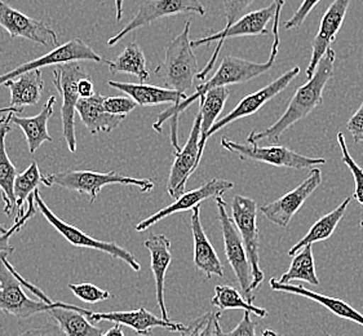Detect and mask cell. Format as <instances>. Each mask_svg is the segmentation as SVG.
Listing matches in <instances>:
<instances>
[{
    "label": "cell",
    "instance_id": "1",
    "mask_svg": "<svg viewBox=\"0 0 363 336\" xmlns=\"http://www.w3.org/2000/svg\"><path fill=\"white\" fill-rule=\"evenodd\" d=\"M274 62L276 60L269 59L267 62H254V61H248V60L240 59L234 56H225L218 66V72L215 75L208 81L204 82L203 84L198 86L193 95L188 96V99L182 100V103L172 105L171 108L160 113L157 122L153 125L154 130L158 133H162L163 125L167 122L168 119H171V144L174 147V152H179L180 150L179 133H177L179 117L189 108L191 103L203 97L213 88L229 87L232 84H240V83L252 81L256 77H260L262 74L269 72L274 65Z\"/></svg>",
    "mask_w": 363,
    "mask_h": 336
},
{
    "label": "cell",
    "instance_id": "2",
    "mask_svg": "<svg viewBox=\"0 0 363 336\" xmlns=\"http://www.w3.org/2000/svg\"><path fill=\"white\" fill-rule=\"evenodd\" d=\"M335 60L336 53L334 50H327L309 81L296 89L282 117L264 131L250 132L248 139L254 140L257 144L262 140H269L270 142L276 144L290 127L308 117L313 110L320 106L323 103V91L326 84L334 77Z\"/></svg>",
    "mask_w": 363,
    "mask_h": 336
},
{
    "label": "cell",
    "instance_id": "3",
    "mask_svg": "<svg viewBox=\"0 0 363 336\" xmlns=\"http://www.w3.org/2000/svg\"><path fill=\"white\" fill-rule=\"evenodd\" d=\"M190 25L191 22L186 21L182 33L168 44L164 62L155 69V74L168 89L182 95H186L193 88L196 74L199 73L198 61L190 45Z\"/></svg>",
    "mask_w": 363,
    "mask_h": 336
},
{
    "label": "cell",
    "instance_id": "4",
    "mask_svg": "<svg viewBox=\"0 0 363 336\" xmlns=\"http://www.w3.org/2000/svg\"><path fill=\"white\" fill-rule=\"evenodd\" d=\"M42 184L45 186H60L62 189L74 190L80 194H86L89 202L94 203L102 188L106 185H131L138 186L141 191L147 193L154 189V183L150 179H136L121 175L116 171L95 172V171H61L50 175L42 176Z\"/></svg>",
    "mask_w": 363,
    "mask_h": 336
},
{
    "label": "cell",
    "instance_id": "5",
    "mask_svg": "<svg viewBox=\"0 0 363 336\" xmlns=\"http://www.w3.org/2000/svg\"><path fill=\"white\" fill-rule=\"evenodd\" d=\"M221 145L230 153L237 155L240 161H254L267 163L276 167L291 168V169H311L317 166H325V158H311L303 154L295 153L289 147L272 145L259 147L254 140L248 139L246 144H240L228 138H223Z\"/></svg>",
    "mask_w": 363,
    "mask_h": 336
},
{
    "label": "cell",
    "instance_id": "6",
    "mask_svg": "<svg viewBox=\"0 0 363 336\" xmlns=\"http://www.w3.org/2000/svg\"><path fill=\"white\" fill-rule=\"evenodd\" d=\"M91 78L86 69L79 62H66L57 65L53 70V84L62 97L61 119H62V136L70 153L77 152V135H75V113L79 100L78 83L82 79Z\"/></svg>",
    "mask_w": 363,
    "mask_h": 336
},
{
    "label": "cell",
    "instance_id": "7",
    "mask_svg": "<svg viewBox=\"0 0 363 336\" xmlns=\"http://www.w3.org/2000/svg\"><path fill=\"white\" fill-rule=\"evenodd\" d=\"M277 7L274 3H272L268 7L262 8L259 11H254L251 13L242 16L238 21L234 22L232 26L224 28L221 31H218L216 34H212L208 37L201 38L190 42L191 48L201 47L203 44H210L215 40H218V47L215 52L212 53V57L207 62V65L204 66L203 70L196 74V78L201 81H206L207 75L210 74L211 70L213 69V66L216 64L220 52L223 50L224 42L230 39V38L237 37H260V35H268L269 30L267 29V25L272 20H274L276 16Z\"/></svg>",
    "mask_w": 363,
    "mask_h": 336
},
{
    "label": "cell",
    "instance_id": "8",
    "mask_svg": "<svg viewBox=\"0 0 363 336\" xmlns=\"http://www.w3.org/2000/svg\"><path fill=\"white\" fill-rule=\"evenodd\" d=\"M25 284L26 281L11 267L7 256L0 255V312L21 320L48 312V303L31 299L23 291Z\"/></svg>",
    "mask_w": 363,
    "mask_h": 336
},
{
    "label": "cell",
    "instance_id": "9",
    "mask_svg": "<svg viewBox=\"0 0 363 336\" xmlns=\"http://www.w3.org/2000/svg\"><path fill=\"white\" fill-rule=\"evenodd\" d=\"M33 197H34V202L38 206L39 211L42 212V215L45 218V220L70 245H73L75 247H79V249H91L96 250V251H101L104 254H108V255L114 257V259L122 260L127 265H130L131 269H133L135 271H138L141 269V265L138 263V259L132 255L128 250L119 246L116 242L99 241V240H96L94 237H91V235H88L84 232H82L78 228L73 227V225H70V224H67L65 221H62L60 218H57L51 211V208L44 203L43 199H42L40 194H39V189L35 190L33 193Z\"/></svg>",
    "mask_w": 363,
    "mask_h": 336
},
{
    "label": "cell",
    "instance_id": "10",
    "mask_svg": "<svg viewBox=\"0 0 363 336\" xmlns=\"http://www.w3.org/2000/svg\"><path fill=\"white\" fill-rule=\"evenodd\" d=\"M232 220L240 233L248 262L251 265V290H257L264 282V271L259 257V229H257V203L252 198L235 196L232 201Z\"/></svg>",
    "mask_w": 363,
    "mask_h": 336
},
{
    "label": "cell",
    "instance_id": "11",
    "mask_svg": "<svg viewBox=\"0 0 363 336\" xmlns=\"http://www.w3.org/2000/svg\"><path fill=\"white\" fill-rule=\"evenodd\" d=\"M215 201L218 205V221H220V227L224 238L226 260L232 267L235 278L242 289L245 300L250 304H254L256 298H255L254 291L251 290L252 273H251V265L248 262L245 245L242 242L237 228L233 223L232 218L226 212L225 201L223 197L215 198Z\"/></svg>",
    "mask_w": 363,
    "mask_h": 336
},
{
    "label": "cell",
    "instance_id": "12",
    "mask_svg": "<svg viewBox=\"0 0 363 336\" xmlns=\"http://www.w3.org/2000/svg\"><path fill=\"white\" fill-rule=\"evenodd\" d=\"M62 306L84 315L91 323H97V322L101 321L114 322V325L130 327L138 336H150L153 330L157 327L169 330L174 332H182L184 330L186 329L185 325L179 323V322L164 321L162 318H158L157 315L147 312L145 308H140L136 310H124V312H121V310H118V312H92V310L84 309V308L73 306V304L62 303Z\"/></svg>",
    "mask_w": 363,
    "mask_h": 336
},
{
    "label": "cell",
    "instance_id": "13",
    "mask_svg": "<svg viewBox=\"0 0 363 336\" xmlns=\"http://www.w3.org/2000/svg\"><path fill=\"white\" fill-rule=\"evenodd\" d=\"M185 13L204 16L206 9L203 4L201 3V0H147L140 6L138 13L133 16L131 21L128 22L114 37L110 38L108 45L109 47L116 45L123 38L131 34L132 31L145 28L160 18L168 17V16L185 15Z\"/></svg>",
    "mask_w": 363,
    "mask_h": 336
},
{
    "label": "cell",
    "instance_id": "14",
    "mask_svg": "<svg viewBox=\"0 0 363 336\" xmlns=\"http://www.w3.org/2000/svg\"><path fill=\"white\" fill-rule=\"evenodd\" d=\"M74 61H77V62H79V61L101 62L104 59L92 47L84 43L80 38H74L72 40L66 42L65 44H60L58 47L53 48L51 52H48L42 57L25 62L22 65L15 67L13 70L0 75V86H3L6 82L15 79L18 75L28 73L31 70H40L45 66H57L66 64V62H74Z\"/></svg>",
    "mask_w": 363,
    "mask_h": 336
},
{
    "label": "cell",
    "instance_id": "15",
    "mask_svg": "<svg viewBox=\"0 0 363 336\" xmlns=\"http://www.w3.org/2000/svg\"><path fill=\"white\" fill-rule=\"evenodd\" d=\"M322 183V172L320 168H312L309 175L303 183L291 190L284 197L260 207V211L267 219L279 228H287L296 212L306 203L313 191Z\"/></svg>",
    "mask_w": 363,
    "mask_h": 336
},
{
    "label": "cell",
    "instance_id": "16",
    "mask_svg": "<svg viewBox=\"0 0 363 336\" xmlns=\"http://www.w3.org/2000/svg\"><path fill=\"white\" fill-rule=\"evenodd\" d=\"M298 73H300V67L294 66L289 72H286L284 75L277 78L276 81L272 82L268 86L256 91L251 95L243 97L240 103L228 116L221 118V119H218L216 123L211 127L210 131L207 133V140L210 139L212 135H215L216 132L223 130L224 127L230 125L233 122L242 119V118L250 117L255 113H257L273 97H276L281 92H284V89L289 87L291 82L298 77Z\"/></svg>",
    "mask_w": 363,
    "mask_h": 336
},
{
    "label": "cell",
    "instance_id": "17",
    "mask_svg": "<svg viewBox=\"0 0 363 336\" xmlns=\"http://www.w3.org/2000/svg\"><path fill=\"white\" fill-rule=\"evenodd\" d=\"M0 26L8 31L9 37L23 38L43 47L56 48L60 45L57 34L47 23L38 21L22 13L0 0Z\"/></svg>",
    "mask_w": 363,
    "mask_h": 336
},
{
    "label": "cell",
    "instance_id": "18",
    "mask_svg": "<svg viewBox=\"0 0 363 336\" xmlns=\"http://www.w3.org/2000/svg\"><path fill=\"white\" fill-rule=\"evenodd\" d=\"M233 188H234V184L229 180L211 179L208 181L202 184L199 188L182 193V196L177 198L172 205L167 206V207L153 213L152 216H149L147 219L140 221L135 229L138 233L145 232L146 229L153 227L157 223H160V220L166 219L168 216L179 213V212L193 210L194 207L201 205L208 198L223 197L224 193Z\"/></svg>",
    "mask_w": 363,
    "mask_h": 336
},
{
    "label": "cell",
    "instance_id": "19",
    "mask_svg": "<svg viewBox=\"0 0 363 336\" xmlns=\"http://www.w3.org/2000/svg\"><path fill=\"white\" fill-rule=\"evenodd\" d=\"M199 139H201V114H196L191 127L189 139L180 152L174 153V161L168 176L167 191L171 197L177 199L185 193L190 176L196 172L201 163L199 159Z\"/></svg>",
    "mask_w": 363,
    "mask_h": 336
},
{
    "label": "cell",
    "instance_id": "20",
    "mask_svg": "<svg viewBox=\"0 0 363 336\" xmlns=\"http://www.w3.org/2000/svg\"><path fill=\"white\" fill-rule=\"evenodd\" d=\"M350 0H334L333 4L327 8L325 15L322 17L320 23V30L315 38L313 39L312 57L306 69V77L311 78L317 65L320 64V59L325 56L327 50L331 48L337 37V33L342 29L345 16L348 12Z\"/></svg>",
    "mask_w": 363,
    "mask_h": 336
},
{
    "label": "cell",
    "instance_id": "21",
    "mask_svg": "<svg viewBox=\"0 0 363 336\" xmlns=\"http://www.w3.org/2000/svg\"><path fill=\"white\" fill-rule=\"evenodd\" d=\"M144 246L150 252L152 264L150 268L153 271L155 279V293H157V303L162 313V320L171 321L168 315L167 308L164 303V284H166V273L172 262V252H171V241L164 234H152L145 242Z\"/></svg>",
    "mask_w": 363,
    "mask_h": 336
},
{
    "label": "cell",
    "instance_id": "22",
    "mask_svg": "<svg viewBox=\"0 0 363 336\" xmlns=\"http://www.w3.org/2000/svg\"><path fill=\"white\" fill-rule=\"evenodd\" d=\"M190 228L194 241V265L198 271H202L206 277L211 279L213 276L224 277V267L218 259L210 240L204 233L203 225L201 223V205L191 210Z\"/></svg>",
    "mask_w": 363,
    "mask_h": 336
},
{
    "label": "cell",
    "instance_id": "23",
    "mask_svg": "<svg viewBox=\"0 0 363 336\" xmlns=\"http://www.w3.org/2000/svg\"><path fill=\"white\" fill-rule=\"evenodd\" d=\"M269 285H270V289L273 291L298 295V296H301V298L313 300V301L320 304L322 307L326 308L327 310H330L335 315L340 317L342 320L354 322V323L363 327V315H361L352 306H349L348 303H345L344 300L336 299V298H331V296H327V295L314 293V291H311V290L306 289L304 286L291 285V284L282 285V284L277 282V278H272L269 281Z\"/></svg>",
    "mask_w": 363,
    "mask_h": 336
},
{
    "label": "cell",
    "instance_id": "24",
    "mask_svg": "<svg viewBox=\"0 0 363 336\" xmlns=\"http://www.w3.org/2000/svg\"><path fill=\"white\" fill-rule=\"evenodd\" d=\"M104 97L105 96L95 94L87 99H79L77 103V113L92 135H97L100 132L114 131L127 118L110 114L104 109Z\"/></svg>",
    "mask_w": 363,
    "mask_h": 336
},
{
    "label": "cell",
    "instance_id": "25",
    "mask_svg": "<svg viewBox=\"0 0 363 336\" xmlns=\"http://www.w3.org/2000/svg\"><path fill=\"white\" fill-rule=\"evenodd\" d=\"M15 113H8L7 117L0 118V190L4 202L3 211L7 216H12L16 210V198L13 186L18 172L15 164L9 159L6 147L7 135L11 130V118Z\"/></svg>",
    "mask_w": 363,
    "mask_h": 336
},
{
    "label": "cell",
    "instance_id": "26",
    "mask_svg": "<svg viewBox=\"0 0 363 336\" xmlns=\"http://www.w3.org/2000/svg\"><path fill=\"white\" fill-rule=\"evenodd\" d=\"M56 101V97L51 96L47 103H44L43 109L34 117L21 118L17 117V114H12L11 122L21 128L31 154L35 153L43 142L53 141L51 135L48 133V121L53 116Z\"/></svg>",
    "mask_w": 363,
    "mask_h": 336
},
{
    "label": "cell",
    "instance_id": "27",
    "mask_svg": "<svg viewBox=\"0 0 363 336\" xmlns=\"http://www.w3.org/2000/svg\"><path fill=\"white\" fill-rule=\"evenodd\" d=\"M109 86L130 96L135 103L141 106H154V105H162V103L177 105L182 103V100L188 99V95H182L168 88L147 86L145 83L136 84V83L109 81Z\"/></svg>",
    "mask_w": 363,
    "mask_h": 336
},
{
    "label": "cell",
    "instance_id": "28",
    "mask_svg": "<svg viewBox=\"0 0 363 336\" xmlns=\"http://www.w3.org/2000/svg\"><path fill=\"white\" fill-rule=\"evenodd\" d=\"M3 86L11 91V108L23 109L40 101L44 91V82L40 70H31L7 81Z\"/></svg>",
    "mask_w": 363,
    "mask_h": 336
},
{
    "label": "cell",
    "instance_id": "29",
    "mask_svg": "<svg viewBox=\"0 0 363 336\" xmlns=\"http://www.w3.org/2000/svg\"><path fill=\"white\" fill-rule=\"evenodd\" d=\"M350 201H352V197L345 198L342 203L337 206L335 210L328 212L325 216H322L320 219L317 220L313 224L312 228L309 229V232L295 246H292L289 250V255L294 256L295 254H298L300 250L304 249L306 246H313L317 242L328 240L335 233L339 223L342 221V216H344V213L347 211Z\"/></svg>",
    "mask_w": 363,
    "mask_h": 336
},
{
    "label": "cell",
    "instance_id": "30",
    "mask_svg": "<svg viewBox=\"0 0 363 336\" xmlns=\"http://www.w3.org/2000/svg\"><path fill=\"white\" fill-rule=\"evenodd\" d=\"M230 95L228 87L213 88L203 97L199 99V114H201V139H199V159H202L204 147L207 142V133L211 127L216 123L218 116L225 106Z\"/></svg>",
    "mask_w": 363,
    "mask_h": 336
},
{
    "label": "cell",
    "instance_id": "31",
    "mask_svg": "<svg viewBox=\"0 0 363 336\" xmlns=\"http://www.w3.org/2000/svg\"><path fill=\"white\" fill-rule=\"evenodd\" d=\"M48 313L66 336H102L101 329L94 326L84 315L64 307L62 301L48 303Z\"/></svg>",
    "mask_w": 363,
    "mask_h": 336
},
{
    "label": "cell",
    "instance_id": "32",
    "mask_svg": "<svg viewBox=\"0 0 363 336\" xmlns=\"http://www.w3.org/2000/svg\"><path fill=\"white\" fill-rule=\"evenodd\" d=\"M104 62L108 65L113 75L118 73L132 74L138 77L141 83H146L150 78V73L146 67L145 55L138 43L128 44L116 60H104Z\"/></svg>",
    "mask_w": 363,
    "mask_h": 336
},
{
    "label": "cell",
    "instance_id": "33",
    "mask_svg": "<svg viewBox=\"0 0 363 336\" xmlns=\"http://www.w3.org/2000/svg\"><path fill=\"white\" fill-rule=\"evenodd\" d=\"M292 281H303L313 286L320 285V279L315 273L312 246H306L292 256L290 269L277 279V282L282 285L291 284Z\"/></svg>",
    "mask_w": 363,
    "mask_h": 336
},
{
    "label": "cell",
    "instance_id": "34",
    "mask_svg": "<svg viewBox=\"0 0 363 336\" xmlns=\"http://www.w3.org/2000/svg\"><path fill=\"white\" fill-rule=\"evenodd\" d=\"M213 307L218 308L220 312L228 309H243L245 312L252 313L260 318H265L268 315V310L264 308L256 307L250 304L245 300L243 295L235 290L232 286L218 285L215 287V295L211 300Z\"/></svg>",
    "mask_w": 363,
    "mask_h": 336
},
{
    "label": "cell",
    "instance_id": "35",
    "mask_svg": "<svg viewBox=\"0 0 363 336\" xmlns=\"http://www.w3.org/2000/svg\"><path fill=\"white\" fill-rule=\"evenodd\" d=\"M42 183L40 169L35 162H31L29 167L26 168L22 174H18L15 180L16 218H21L25 213V202L29 199L30 196L39 189V185Z\"/></svg>",
    "mask_w": 363,
    "mask_h": 336
},
{
    "label": "cell",
    "instance_id": "36",
    "mask_svg": "<svg viewBox=\"0 0 363 336\" xmlns=\"http://www.w3.org/2000/svg\"><path fill=\"white\" fill-rule=\"evenodd\" d=\"M337 142H339V147L342 149V162L347 164L349 171L352 172L354 183H356V189H354V194L352 198L356 199L357 202L363 207V169L357 164L356 161L353 159V157L349 153L345 136L342 132L337 133ZM361 228H363V220L361 221Z\"/></svg>",
    "mask_w": 363,
    "mask_h": 336
},
{
    "label": "cell",
    "instance_id": "37",
    "mask_svg": "<svg viewBox=\"0 0 363 336\" xmlns=\"http://www.w3.org/2000/svg\"><path fill=\"white\" fill-rule=\"evenodd\" d=\"M221 312H207L191 322L180 336H215Z\"/></svg>",
    "mask_w": 363,
    "mask_h": 336
},
{
    "label": "cell",
    "instance_id": "38",
    "mask_svg": "<svg viewBox=\"0 0 363 336\" xmlns=\"http://www.w3.org/2000/svg\"><path fill=\"white\" fill-rule=\"evenodd\" d=\"M35 213H37L35 202H34V197H33V194H31L29 199H28V208L25 210V213L22 215L21 218H16L15 224H13V227L11 228L9 230H7L4 234H0V255L7 256L15 251V247L11 246V243H9L11 237H12L13 234L17 233V232H20L21 228L23 227Z\"/></svg>",
    "mask_w": 363,
    "mask_h": 336
},
{
    "label": "cell",
    "instance_id": "39",
    "mask_svg": "<svg viewBox=\"0 0 363 336\" xmlns=\"http://www.w3.org/2000/svg\"><path fill=\"white\" fill-rule=\"evenodd\" d=\"M69 289L78 299L88 304H96L111 296L109 291H105L94 284H69Z\"/></svg>",
    "mask_w": 363,
    "mask_h": 336
},
{
    "label": "cell",
    "instance_id": "40",
    "mask_svg": "<svg viewBox=\"0 0 363 336\" xmlns=\"http://www.w3.org/2000/svg\"><path fill=\"white\" fill-rule=\"evenodd\" d=\"M138 103L132 100L131 97H104V109L114 116H123L127 117L131 111L136 109Z\"/></svg>",
    "mask_w": 363,
    "mask_h": 336
},
{
    "label": "cell",
    "instance_id": "41",
    "mask_svg": "<svg viewBox=\"0 0 363 336\" xmlns=\"http://www.w3.org/2000/svg\"><path fill=\"white\" fill-rule=\"evenodd\" d=\"M255 0H223L224 11H225L226 26L229 28L233 23L238 21L248 7L252 6Z\"/></svg>",
    "mask_w": 363,
    "mask_h": 336
},
{
    "label": "cell",
    "instance_id": "42",
    "mask_svg": "<svg viewBox=\"0 0 363 336\" xmlns=\"http://www.w3.org/2000/svg\"><path fill=\"white\" fill-rule=\"evenodd\" d=\"M320 0H303L298 11L294 13L289 21L284 22V28L287 30L298 29L303 26L306 17L312 12L314 7L320 3Z\"/></svg>",
    "mask_w": 363,
    "mask_h": 336
},
{
    "label": "cell",
    "instance_id": "43",
    "mask_svg": "<svg viewBox=\"0 0 363 336\" xmlns=\"http://www.w3.org/2000/svg\"><path fill=\"white\" fill-rule=\"evenodd\" d=\"M347 128L356 144H363V101L356 114L349 119Z\"/></svg>",
    "mask_w": 363,
    "mask_h": 336
},
{
    "label": "cell",
    "instance_id": "44",
    "mask_svg": "<svg viewBox=\"0 0 363 336\" xmlns=\"http://www.w3.org/2000/svg\"><path fill=\"white\" fill-rule=\"evenodd\" d=\"M273 3L276 4L277 11L274 20H273L274 21L273 22V38H274V42H273V47H272L270 59L276 60L277 56H278V52H279V44H281V39H279V18H281V13H282V9H284L286 0H273Z\"/></svg>",
    "mask_w": 363,
    "mask_h": 336
},
{
    "label": "cell",
    "instance_id": "45",
    "mask_svg": "<svg viewBox=\"0 0 363 336\" xmlns=\"http://www.w3.org/2000/svg\"><path fill=\"white\" fill-rule=\"evenodd\" d=\"M225 336H256V323L251 318V313L245 312L235 329L225 334Z\"/></svg>",
    "mask_w": 363,
    "mask_h": 336
},
{
    "label": "cell",
    "instance_id": "46",
    "mask_svg": "<svg viewBox=\"0 0 363 336\" xmlns=\"http://www.w3.org/2000/svg\"><path fill=\"white\" fill-rule=\"evenodd\" d=\"M16 336H66L64 331L60 329L58 325H52L47 323L40 327L30 329L28 331H23L22 334Z\"/></svg>",
    "mask_w": 363,
    "mask_h": 336
},
{
    "label": "cell",
    "instance_id": "47",
    "mask_svg": "<svg viewBox=\"0 0 363 336\" xmlns=\"http://www.w3.org/2000/svg\"><path fill=\"white\" fill-rule=\"evenodd\" d=\"M94 83L91 81V78H86L82 79L78 83V94H79L80 99H87L91 96L95 95V89H94Z\"/></svg>",
    "mask_w": 363,
    "mask_h": 336
},
{
    "label": "cell",
    "instance_id": "48",
    "mask_svg": "<svg viewBox=\"0 0 363 336\" xmlns=\"http://www.w3.org/2000/svg\"><path fill=\"white\" fill-rule=\"evenodd\" d=\"M102 336H124L123 330L121 325H114V327L108 330L105 334H102Z\"/></svg>",
    "mask_w": 363,
    "mask_h": 336
},
{
    "label": "cell",
    "instance_id": "49",
    "mask_svg": "<svg viewBox=\"0 0 363 336\" xmlns=\"http://www.w3.org/2000/svg\"><path fill=\"white\" fill-rule=\"evenodd\" d=\"M123 3L124 0H116V21L121 22L123 18Z\"/></svg>",
    "mask_w": 363,
    "mask_h": 336
},
{
    "label": "cell",
    "instance_id": "50",
    "mask_svg": "<svg viewBox=\"0 0 363 336\" xmlns=\"http://www.w3.org/2000/svg\"><path fill=\"white\" fill-rule=\"evenodd\" d=\"M22 111H23V109H16V108L8 106V108H4V109H0V114H8V113L18 114V113H22Z\"/></svg>",
    "mask_w": 363,
    "mask_h": 336
},
{
    "label": "cell",
    "instance_id": "51",
    "mask_svg": "<svg viewBox=\"0 0 363 336\" xmlns=\"http://www.w3.org/2000/svg\"><path fill=\"white\" fill-rule=\"evenodd\" d=\"M262 336H286V335H279L278 332L276 331H273V330L265 329L262 331Z\"/></svg>",
    "mask_w": 363,
    "mask_h": 336
},
{
    "label": "cell",
    "instance_id": "52",
    "mask_svg": "<svg viewBox=\"0 0 363 336\" xmlns=\"http://www.w3.org/2000/svg\"><path fill=\"white\" fill-rule=\"evenodd\" d=\"M215 336H225V332L223 331L221 326H220V322H218V326H216V335Z\"/></svg>",
    "mask_w": 363,
    "mask_h": 336
},
{
    "label": "cell",
    "instance_id": "53",
    "mask_svg": "<svg viewBox=\"0 0 363 336\" xmlns=\"http://www.w3.org/2000/svg\"><path fill=\"white\" fill-rule=\"evenodd\" d=\"M6 232H7V229L0 224V234H4Z\"/></svg>",
    "mask_w": 363,
    "mask_h": 336
},
{
    "label": "cell",
    "instance_id": "54",
    "mask_svg": "<svg viewBox=\"0 0 363 336\" xmlns=\"http://www.w3.org/2000/svg\"><path fill=\"white\" fill-rule=\"evenodd\" d=\"M327 336H331V335H327Z\"/></svg>",
    "mask_w": 363,
    "mask_h": 336
}]
</instances>
